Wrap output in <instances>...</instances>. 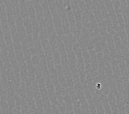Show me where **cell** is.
Segmentation results:
<instances>
[{
	"instance_id": "1",
	"label": "cell",
	"mask_w": 129,
	"mask_h": 114,
	"mask_svg": "<svg viewBox=\"0 0 129 114\" xmlns=\"http://www.w3.org/2000/svg\"><path fill=\"white\" fill-rule=\"evenodd\" d=\"M96 87L98 88V89H101V88L102 87V85H101L100 83H98V84H97L96 85Z\"/></svg>"
}]
</instances>
